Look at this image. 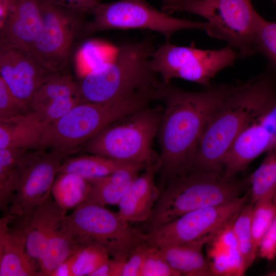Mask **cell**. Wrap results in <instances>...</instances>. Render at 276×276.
I'll return each instance as SVG.
<instances>
[{"label": "cell", "instance_id": "obj_14", "mask_svg": "<svg viewBox=\"0 0 276 276\" xmlns=\"http://www.w3.org/2000/svg\"><path fill=\"white\" fill-rule=\"evenodd\" d=\"M276 145V100L236 138L223 162V175L234 177Z\"/></svg>", "mask_w": 276, "mask_h": 276}, {"label": "cell", "instance_id": "obj_4", "mask_svg": "<svg viewBox=\"0 0 276 276\" xmlns=\"http://www.w3.org/2000/svg\"><path fill=\"white\" fill-rule=\"evenodd\" d=\"M157 99V92H138L107 103L82 101L64 116L48 124L42 135V149L72 152L102 130L119 120L149 106Z\"/></svg>", "mask_w": 276, "mask_h": 276}, {"label": "cell", "instance_id": "obj_10", "mask_svg": "<svg viewBox=\"0 0 276 276\" xmlns=\"http://www.w3.org/2000/svg\"><path fill=\"white\" fill-rule=\"evenodd\" d=\"M93 19L85 21V36L114 29H141L154 31L163 34L169 41L176 32L189 29L205 31L208 22L193 21L171 16L150 6L146 0H120L100 3L90 13Z\"/></svg>", "mask_w": 276, "mask_h": 276}, {"label": "cell", "instance_id": "obj_28", "mask_svg": "<svg viewBox=\"0 0 276 276\" xmlns=\"http://www.w3.org/2000/svg\"><path fill=\"white\" fill-rule=\"evenodd\" d=\"M254 204H246L233 223V230L241 255L245 271L252 265L258 252L251 228V218Z\"/></svg>", "mask_w": 276, "mask_h": 276}, {"label": "cell", "instance_id": "obj_2", "mask_svg": "<svg viewBox=\"0 0 276 276\" xmlns=\"http://www.w3.org/2000/svg\"><path fill=\"white\" fill-rule=\"evenodd\" d=\"M235 90L214 110L201 136L187 175L223 174V162L242 130L276 100V78L271 69Z\"/></svg>", "mask_w": 276, "mask_h": 276}, {"label": "cell", "instance_id": "obj_31", "mask_svg": "<svg viewBox=\"0 0 276 276\" xmlns=\"http://www.w3.org/2000/svg\"><path fill=\"white\" fill-rule=\"evenodd\" d=\"M110 257L107 250L101 245L94 243L84 245L78 252L73 267V276H91Z\"/></svg>", "mask_w": 276, "mask_h": 276}, {"label": "cell", "instance_id": "obj_26", "mask_svg": "<svg viewBox=\"0 0 276 276\" xmlns=\"http://www.w3.org/2000/svg\"><path fill=\"white\" fill-rule=\"evenodd\" d=\"M85 244L59 226L38 262L40 275L51 276L59 265Z\"/></svg>", "mask_w": 276, "mask_h": 276}, {"label": "cell", "instance_id": "obj_38", "mask_svg": "<svg viewBox=\"0 0 276 276\" xmlns=\"http://www.w3.org/2000/svg\"><path fill=\"white\" fill-rule=\"evenodd\" d=\"M57 6L85 15L90 14L100 3V0H41Z\"/></svg>", "mask_w": 276, "mask_h": 276}, {"label": "cell", "instance_id": "obj_7", "mask_svg": "<svg viewBox=\"0 0 276 276\" xmlns=\"http://www.w3.org/2000/svg\"><path fill=\"white\" fill-rule=\"evenodd\" d=\"M170 14L186 12L206 19L208 34L226 41L243 58L257 53L256 22L259 13L251 0H195L164 6Z\"/></svg>", "mask_w": 276, "mask_h": 276}, {"label": "cell", "instance_id": "obj_6", "mask_svg": "<svg viewBox=\"0 0 276 276\" xmlns=\"http://www.w3.org/2000/svg\"><path fill=\"white\" fill-rule=\"evenodd\" d=\"M162 112L148 106L129 114L87 141L84 150L121 161L150 165L159 158L152 145Z\"/></svg>", "mask_w": 276, "mask_h": 276}, {"label": "cell", "instance_id": "obj_36", "mask_svg": "<svg viewBox=\"0 0 276 276\" xmlns=\"http://www.w3.org/2000/svg\"><path fill=\"white\" fill-rule=\"evenodd\" d=\"M148 245L149 244L143 240L133 248L125 262L122 276H141Z\"/></svg>", "mask_w": 276, "mask_h": 276}, {"label": "cell", "instance_id": "obj_33", "mask_svg": "<svg viewBox=\"0 0 276 276\" xmlns=\"http://www.w3.org/2000/svg\"><path fill=\"white\" fill-rule=\"evenodd\" d=\"M180 275L171 267L159 247L149 244L146 252L141 276Z\"/></svg>", "mask_w": 276, "mask_h": 276}, {"label": "cell", "instance_id": "obj_9", "mask_svg": "<svg viewBox=\"0 0 276 276\" xmlns=\"http://www.w3.org/2000/svg\"><path fill=\"white\" fill-rule=\"evenodd\" d=\"M29 150L6 186L5 193L11 198L6 215L14 220H24L51 194L59 168L72 153L59 150Z\"/></svg>", "mask_w": 276, "mask_h": 276}, {"label": "cell", "instance_id": "obj_35", "mask_svg": "<svg viewBox=\"0 0 276 276\" xmlns=\"http://www.w3.org/2000/svg\"><path fill=\"white\" fill-rule=\"evenodd\" d=\"M29 150L17 148L0 149V190L7 183Z\"/></svg>", "mask_w": 276, "mask_h": 276}, {"label": "cell", "instance_id": "obj_27", "mask_svg": "<svg viewBox=\"0 0 276 276\" xmlns=\"http://www.w3.org/2000/svg\"><path fill=\"white\" fill-rule=\"evenodd\" d=\"M88 180L73 173L57 175L51 194L59 206L66 213L85 201L89 190Z\"/></svg>", "mask_w": 276, "mask_h": 276}, {"label": "cell", "instance_id": "obj_13", "mask_svg": "<svg viewBox=\"0 0 276 276\" xmlns=\"http://www.w3.org/2000/svg\"><path fill=\"white\" fill-rule=\"evenodd\" d=\"M41 27L29 54L48 70L63 72L77 39L84 35V15L40 0Z\"/></svg>", "mask_w": 276, "mask_h": 276}, {"label": "cell", "instance_id": "obj_1", "mask_svg": "<svg viewBox=\"0 0 276 276\" xmlns=\"http://www.w3.org/2000/svg\"><path fill=\"white\" fill-rule=\"evenodd\" d=\"M236 86L211 84L190 91L163 82L159 99L165 106L158 132L160 191L171 179L186 175L210 116Z\"/></svg>", "mask_w": 276, "mask_h": 276}, {"label": "cell", "instance_id": "obj_20", "mask_svg": "<svg viewBox=\"0 0 276 276\" xmlns=\"http://www.w3.org/2000/svg\"><path fill=\"white\" fill-rule=\"evenodd\" d=\"M237 216L220 229L205 245L206 258L214 275L240 276L246 272L233 230Z\"/></svg>", "mask_w": 276, "mask_h": 276}, {"label": "cell", "instance_id": "obj_23", "mask_svg": "<svg viewBox=\"0 0 276 276\" xmlns=\"http://www.w3.org/2000/svg\"><path fill=\"white\" fill-rule=\"evenodd\" d=\"M142 170H121L110 175L88 180L90 188L85 201L102 206L118 205Z\"/></svg>", "mask_w": 276, "mask_h": 276}, {"label": "cell", "instance_id": "obj_37", "mask_svg": "<svg viewBox=\"0 0 276 276\" xmlns=\"http://www.w3.org/2000/svg\"><path fill=\"white\" fill-rule=\"evenodd\" d=\"M274 203L273 217L261 242L258 252L260 257L268 261L273 260L276 256V195Z\"/></svg>", "mask_w": 276, "mask_h": 276}, {"label": "cell", "instance_id": "obj_12", "mask_svg": "<svg viewBox=\"0 0 276 276\" xmlns=\"http://www.w3.org/2000/svg\"><path fill=\"white\" fill-rule=\"evenodd\" d=\"M250 199V192L236 199L189 212L153 229L143 232L142 238L151 245L201 244L235 218Z\"/></svg>", "mask_w": 276, "mask_h": 276}, {"label": "cell", "instance_id": "obj_5", "mask_svg": "<svg viewBox=\"0 0 276 276\" xmlns=\"http://www.w3.org/2000/svg\"><path fill=\"white\" fill-rule=\"evenodd\" d=\"M245 185L234 177L209 172L187 175L169 180L160 191L152 215L149 231L193 211L218 205L240 197Z\"/></svg>", "mask_w": 276, "mask_h": 276}, {"label": "cell", "instance_id": "obj_18", "mask_svg": "<svg viewBox=\"0 0 276 276\" xmlns=\"http://www.w3.org/2000/svg\"><path fill=\"white\" fill-rule=\"evenodd\" d=\"M66 215L50 194L26 218L16 221L24 231L27 251L37 263Z\"/></svg>", "mask_w": 276, "mask_h": 276}, {"label": "cell", "instance_id": "obj_8", "mask_svg": "<svg viewBox=\"0 0 276 276\" xmlns=\"http://www.w3.org/2000/svg\"><path fill=\"white\" fill-rule=\"evenodd\" d=\"M129 223L104 206L84 201L65 215L60 226L84 243L104 246L111 258L127 260L133 248L143 241V232Z\"/></svg>", "mask_w": 276, "mask_h": 276}, {"label": "cell", "instance_id": "obj_25", "mask_svg": "<svg viewBox=\"0 0 276 276\" xmlns=\"http://www.w3.org/2000/svg\"><path fill=\"white\" fill-rule=\"evenodd\" d=\"M76 97H81L79 83L63 72L56 73L35 93L29 111L35 112L52 104Z\"/></svg>", "mask_w": 276, "mask_h": 276}, {"label": "cell", "instance_id": "obj_15", "mask_svg": "<svg viewBox=\"0 0 276 276\" xmlns=\"http://www.w3.org/2000/svg\"><path fill=\"white\" fill-rule=\"evenodd\" d=\"M55 73L29 52L0 44V78L22 101L29 104L39 88Z\"/></svg>", "mask_w": 276, "mask_h": 276}, {"label": "cell", "instance_id": "obj_24", "mask_svg": "<svg viewBox=\"0 0 276 276\" xmlns=\"http://www.w3.org/2000/svg\"><path fill=\"white\" fill-rule=\"evenodd\" d=\"M204 245L192 244L159 247L171 267L181 275L214 276L202 252Z\"/></svg>", "mask_w": 276, "mask_h": 276}, {"label": "cell", "instance_id": "obj_16", "mask_svg": "<svg viewBox=\"0 0 276 276\" xmlns=\"http://www.w3.org/2000/svg\"><path fill=\"white\" fill-rule=\"evenodd\" d=\"M42 25L40 0H12L0 24V44L29 52Z\"/></svg>", "mask_w": 276, "mask_h": 276}, {"label": "cell", "instance_id": "obj_11", "mask_svg": "<svg viewBox=\"0 0 276 276\" xmlns=\"http://www.w3.org/2000/svg\"><path fill=\"white\" fill-rule=\"evenodd\" d=\"M239 56L229 45L204 50L167 41L155 50L150 65L165 83L180 78L207 87L212 84L211 80L221 70L233 65Z\"/></svg>", "mask_w": 276, "mask_h": 276}, {"label": "cell", "instance_id": "obj_29", "mask_svg": "<svg viewBox=\"0 0 276 276\" xmlns=\"http://www.w3.org/2000/svg\"><path fill=\"white\" fill-rule=\"evenodd\" d=\"M266 153L264 160L248 179L250 202L254 204L264 196L276 192V145Z\"/></svg>", "mask_w": 276, "mask_h": 276}, {"label": "cell", "instance_id": "obj_44", "mask_svg": "<svg viewBox=\"0 0 276 276\" xmlns=\"http://www.w3.org/2000/svg\"><path fill=\"white\" fill-rule=\"evenodd\" d=\"M274 2L275 4H276V0H274Z\"/></svg>", "mask_w": 276, "mask_h": 276}, {"label": "cell", "instance_id": "obj_19", "mask_svg": "<svg viewBox=\"0 0 276 276\" xmlns=\"http://www.w3.org/2000/svg\"><path fill=\"white\" fill-rule=\"evenodd\" d=\"M160 166L158 160L148 166L120 201L118 213L123 220L128 222L148 221L160 193L155 182Z\"/></svg>", "mask_w": 276, "mask_h": 276}, {"label": "cell", "instance_id": "obj_43", "mask_svg": "<svg viewBox=\"0 0 276 276\" xmlns=\"http://www.w3.org/2000/svg\"><path fill=\"white\" fill-rule=\"evenodd\" d=\"M272 274H271V275H276V273H272Z\"/></svg>", "mask_w": 276, "mask_h": 276}, {"label": "cell", "instance_id": "obj_40", "mask_svg": "<svg viewBox=\"0 0 276 276\" xmlns=\"http://www.w3.org/2000/svg\"><path fill=\"white\" fill-rule=\"evenodd\" d=\"M79 251L59 265L52 272L51 276H73V267L77 259Z\"/></svg>", "mask_w": 276, "mask_h": 276}, {"label": "cell", "instance_id": "obj_3", "mask_svg": "<svg viewBox=\"0 0 276 276\" xmlns=\"http://www.w3.org/2000/svg\"><path fill=\"white\" fill-rule=\"evenodd\" d=\"M155 50L150 37L121 45L113 59L84 75L79 83L82 101L110 103L140 91L159 89L163 81L150 65Z\"/></svg>", "mask_w": 276, "mask_h": 276}, {"label": "cell", "instance_id": "obj_45", "mask_svg": "<svg viewBox=\"0 0 276 276\" xmlns=\"http://www.w3.org/2000/svg\"><path fill=\"white\" fill-rule=\"evenodd\" d=\"M273 1H274V0H273Z\"/></svg>", "mask_w": 276, "mask_h": 276}, {"label": "cell", "instance_id": "obj_32", "mask_svg": "<svg viewBox=\"0 0 276 276\" xmlns=\"http://www.w3.org/2000/svg\"><path fill=\"white\" fill-rule=\"evenodd\" d=\"M257 53L269 61V67L276 71V22L269 21L259 14L256 22Z\"/></svg>", "mask_w": 276, "mask_h": 276}, {"label": "cell", "instance_id": "obj_34", "mask_svg": "<svg viewBox=\"0 0 276 276\" xmlns=\"http://www.w3.org/2000/svg\"><path fill=\"white\" fill-rule=\"evenodd\" d=\"M29 110V104L17 98L0 78V119L22 115Z\"/></svg>", "mask_w": 276, "mask_h": 276}, {"label": "cell", "instance_id": "obj_39", "mask_svg": "<svg viewBox=\"0 0 276 276\" xmlns=\"http://www.w3.org/2000/svg\"><path fill=\"white\" fill-rule=\"evenodd\" d=\"M126 260L110 257L91 274V276H122Z\"/></svg>", "mask_w": 276, "mask_h": 276}, {"label": "cell", "instance_id": "obj_41", "mask_svg": "<svg viewBox=\"0 0 276 276\" xmlns=\"http://www.w3.org/2000/svg\"><path fill=\"white\" fill-rule=\"evenodd\" d=\"M164 6H170L178 3V0H163Z\"/></svg>", "mask_w": 276, "mask_h": 276}, {"label": "cell", "instance_id": "obj_22", "mask_svg": "<svg viewBox=\"0 0 276 276\" xmlns=\"http://www.w3.org/2000/svg\"><path fill=\"white\" fill-rule=\"evenodd\" d=\"M147 167L144 164L125 162L102 155L90 154L66 158L59 168L58 174L73 173L90 180L123 170H143Z\"/></svg>", "mask_w": 276, "mask_h": 276}, {"label": "cell", "instance_id": "obj_30", "mask_svg": "<svg viewBox=\"0 0 276 276\" xmlns=\"http://www.w3.org/2000/svg\"><path fill=\"white\" fill-rule=\"evenodd\" d=\"M275 195L276 192H272L258 199L254 205L251 228L258 250L274 214Z\"/></svg>", "mask_w": 276, "mask_h": 276}, {"label": "cell", "instance_id": "obj_21", "mask_svg": "<svg viewBox=\"0 0 276 276\" xmlns=\"http://www.w3.org/2000/svg\"><path fill=\"white\" fill-rule=\"evenodd\" d=\"M48 124L33 113L0 119V149L42 150L41 140Z\"/></svg>", "mask_w": 276, "mask_h": 276}, {"label": "cell", "instance_id": "obj_42", "mask_svg": "<svg viewBox=\"0 0 276 276\" xmlns=\"http://www.w3.org/2000/svg\"><path fill=\"white\" fill-rule=\"evenodd\" d=\"M195 1V0H178V2L177 3H182V2H188V1ZM177 3H176V4H177Z\"/></svg>", "mask_w": 276, "mask_h": 276}, {"label": "cell", "instance_id": "obj_17", "mask_svg": "<svg viewBox=\"0 0 276 276\" xmlns=\"http://www.w3.org/2000/svg\"><path fill=\"white\" fill-rule=\"evenodd\" d=\"M37 262L29 254L22 226L9 216L0 220V276L40 275Z\"/></svg>", "mask_w": 276, "mask_h": 276}]
</instances>
